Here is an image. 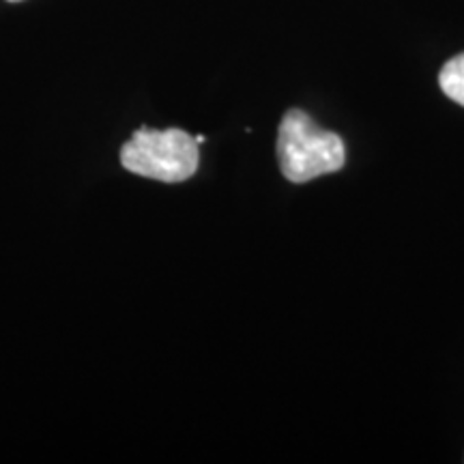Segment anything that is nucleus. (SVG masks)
Segmentation results:
<instances>
[{
    "mask_svg": "<svg viewBox=\"0 0 464 464\" xmlns=\"http://www.w3.org/2000/svg\"><path fill=\"white\" fill-rule=\"evenodd\" d=\"M277 160L290 183H307L344 168L346 149L338 133L323 130L304 110H288L277 131Z\"/></svg>",
    "mask_w": 464,
    "mask_h": 464,
    "instance_id": "obj_1",
    "label": "nucleus"
},
{
    "mask_svg": "<svg viewBox=\"0 0 464 464\" xmlns=\"http://www.w3.org/2000/svg\"><path fill=\"white\" fill-rule=\"evenodd\" d=\"M125 170L161 183L188 181L198 170L200 149L194 136L177 130H149L142 127L121 149Z\"/></svg>",
    "mask_w": 464,
    "mask_h": 464,
    "instance_id": "obj_2",
    "label": "nucleus"
},
{
    "mask_svg": "<svg viewBox=\"0 0 464 464\" xmlns=\"http://www.w3.org/2000/svg\"><path fill=\"white\" fill-rule=\"evenodd\" d=\"M439 84L451 102L464 108V52L445 63L439 73Z\"/></svg>",
    "mask_w": 464,
    "mask_h": 464,
    "instance_id": "obj_3",
    "label": "nucleus"
},
{
    "mask_svg": "<svg viewBox=\"0 0 464 464\" xmlns=\"http://www.w3.org/2000/svg\"><path fill=\"white\" fill-rule=\"evenodd\" d=\"M7 3H22V0H7Z\"/></svg>",
    "mask_w": 464,
    "mask_h": 464,
    "instance_id": "obj_4",
    "label": "nucleus"
}]
</instances>
